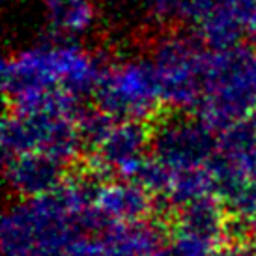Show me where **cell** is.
<instances>
[{
	"mask_svg": "<svg viewBox=\"0 0 256 256\" xmlns=\"http://www.w3.org/2000/svg\"><path fill=\"white\" fill-rule=\"evenodd\" d=\"M94 98L96 107L118 122H150L163 112L164 107L156 66L150 60L107 66Z\"/></svg>",
	"mask_w": 256,
	"mask_h": 256,
	"instance_id": "obj_5",
	"label": "cell"
},
{
	"mask_svg": "<svg viewBox=\"0 0 256 256\" xmlns=\"http://www.w3.org/2000/svg\"><path fill=\"white\" fill-rule=\"evenodd\" d=\"M208 126L222 131L256 114V49L236 45L208 56L204 98L196 110Z\"/></svg>",
	"mask_w": 256,
	"mask_h": 256,
	"instance_id": "obj_2",
	"label": "cell"
},
{
	"mask_svg": "<svg viewBox=\"0 0 256 256\" xmlns=\"http://www.w3.org/2000/svg\"><path fill=\"white\" fill-rule=\"evenodd\" d=\"M107 66L72 43H52L19 52L4 62L2 88L12 103L50 90H64L78 101L96 94Z\"/></svg>",
	"mask_w": 256,
	"mask_h": 256,
	"instance_id": "obj_1",
	"label": "cell"
},
{
	"mask_svg": "<svg viewBox=\"0 0 256 256\" xmlns=\"http://www.w3.org/2000/svg\"><path fill=\"white\" fill-rule=\"evenodd\" d=\"M228 210L219 196H206L180 208L174 226L198 234L210 242L222 245L226 240Z\"/></svg>",
	"mask_w": 256,
	"mask_h": 256,
	"instance_id": "obj_10",
	"label": "cell"
},
{
	"mask_svg": "<svg viewBox=\"0 0 256 256\" xmlns=\"http://www.w3.org/2000/svg\"><path fill=\"white\" fill-rule=\"evenodd\" d=\"M220 245L210 242L198 234H192L172 224L170 238H168V256H215Z\"/></svg>",
	"mask_w": 256,
	"mask_h": 256,
	"instance_id": "obj_14",
	"label": "cell"
},
{
	"mask_svg": "<svg viewBox=\"0 0 256 256\" xmlns=\"http://www.w3.org/2000/svg\"><path fill=\"white\" fill-rule=\"evenodd\" d=\"M148 12L154 17L168 19V17H184L187 0H142Z\"/></svg>",
	"mask_w": 256,
	"mask_h": 256,
	"instance_id": "obj_16",
	"label": "cell"
},
{
	"mask_svg": "<svg viewBox=\"0 0 256 256\" xmlns=\"http://www.w3.org/2000/svg\"><path fill=\"white\" fill-rule=\"evenodd\" d=\"M210 49L198 36H168L154 52L163 105L172 110H198L204 98Z\"/></svg>",
	"mask_w": 256,
	"mask_h": 256,
	"instance_id": "obj_3",
	"label": "cell"
},
{
	"mask_svg": "<svg viewBox=\"0 0 256 256\" xmlns=\"http://www.w3.org/2000/svg\"><path fill=\"white\" fill-rule=\"evenodd\" d=\"M215 256H256V252L252 249H249L245 243L228 242L220 245L219 250L215 252Z\"/></svg>",
	"mask_w": 256,
	"mask_h": 256,
	"instance_id": "obj_17",
	"label": "cell"
},
{
	"mask_svg": "<svg viewBox=\"0 0 256 256\" xmlns=\"http://www.w3.org/2000/svg\"><path fill=\"white\" fill-rule=\"evenodd\" d=\"M215 196V180L208 166L189 168V170H172V180L164 202L168 206L180 208L191 204L194 200Z\"/></svg>",
	"mask_w": 256,
	"mask_h": 256,
	"instance_id": "obj_11",
	"label": "cell"
},
{
	"mask_svg": "<svg viewBox=\"0 0 256 256\" xmlns=\"http://www.w3.org/2000/svg\"><path fill=\"white\" fill-rule=\"evenodd\" d=\"M116 124L118 120L101 108H82L77 116V128L86 152L92 154L94 150L107 138Z\"/></svg>",
	"mask_w": 256,
	"mask_h": 256,
	"instance_id": "obj_13",
	"label": "cell"
},
{
	"mask_svg": "<svg viewBox=\"0 0 256 256\" xmlns=\"http://www.w3.org/2000/svg\"><path fill=\"white\" fill-rule=\"evenodd\" d=\"M250 182H252V184L256 185V170H254V174H252V178H250Z\"/></svg>",
	"mask_w": 256,
	"mask_h": 256,
	"instance_id": "obj_20",
	"label": "cell"
},
{
	"mask_svg": "<svg viewBox=\"0 0 256 256\" xmlns=\"http://www.w3.org/2000/svg\"><path fill=\"white\" fill-rule=\"evenodd\" d=\"M142 256H168V250H166V247H159V249H154V250H150V252H146V254Z\"/></svg>",
	"mask_w": 256,
	"mask_h": 256,
	"instance_id": "obj_18",
	"label": "cell"
},
{
	"mask_svg": "<svg viewBox=\"0 0 256 256\" xmlns=\"http://www.w3.org/2000/svg\"><path fill=\"white\" fill-rule=\"evenodd\" d=\"M250 240H252V243L256 245V214L250 217Z\"/></svg>",
	"mask_w": 256,
	"mask_h": 256,
	"instance_id": "obj_19",
	"label": "cell"
},
{
	"mask_svg": "<svg viewBox=\"0 0 256 256\" xmlns=\"http://www.w3.org/2000/svg\"><path fill=\"white\" fill-rule=\"evenodd\" d=\"M156 200L152 192L131 180H107L98 192L96 206L118 222H140L152 214Z\"/></svg>",
	"mask_w": 256,
	"mask_h": 256,
	"instance_id": "obj_9",
	"label": "cell"
},
{
	"mask_svg": "<svg viewBox=\"0 0 256 256\" xmlns=\"http://www.w3.org/2000/svg\"><path fill=\"white\" fill-rule=\"evenodd\" d=\"M6 178L21 198H34L56 191L68 178V163L42 152L6 159Z\"/></svg>",
	"mask_w": 256,
	"mask_h": 256,
	"instance_id": "obj_8",
	"label": "cell"
},
{
	"mask_svg": "<svg viewBox=\"0 0 256 256\" xmlns=\"http://www.w3.org/2000/svg\"><path fill=\"white\" fill-rule=\"evenodd\" d=\"M101 234L96 236H78L70 245L56 252L54 256H100L101 254Z\"/></svg>",
	"mask_w": 256,
	"mask_h": 256,
	"instance_id": "obj_15",
	"label": "cell"
},
{
	"mask_svg": "<svg viewBox=\"0 0 256 256\" xmlns=\"http://www.w3.org/2000/svg\"><path fill=\"white\" fill-rule=\"evenodd\" d=\"M45 10L52 26L66 34H82L94 21L90 0H45Z\"/></svg>",
	"mask_w": 256,
	"mask_h": 256,
	"instance_id": "obj_12",
	"label": "cell"
},
{
	"mask_svg": "<svg viewBox=\"0 0 256 256\" xmlns=\"http://www.w3.org/2000/svg\"><path fill=\"white\" fill-rule=\"evenodd\" d=\"M254 38H256V32H254Z\"/></svg>",
	"mask_w": 256,
	"mask_h": 256,
	"instance_id": "obj_21",
	"label": "cell"
},
{
	"mask_svg": "<svg viewBox=\"0 0 256 256\" xmlns=\"http://www.w3.org/2000/svg\"><path fill=\"white\" fill-rule=\"evenodd\" d=\"M2 148L6 159L42 152L64 163L84 152L77 118L50 110H12L2 122Z\"/></svg>",
	"mask_w": 256,
	"mask_h": 256,
	"instance_id": "obj_4",
	"label": "cell"
},
{
	"mask_svg": "<svg viewBox=\"0 0 256 256\" xmlns=\"http://www.w3.org/2000/svg\"><path fill=\"white\" fill-rule=\"evenodd\" d=\"M152 154V126L150 122L122 120L108 136L90 154L92 170L101 178L118 174L133 180L144 159Z\"/></svg>",
	"mask_w": 256,
	"mask_h": 256,
	"instance_id": "obj_7",
	"label": "cell"
},
{
	"mask_svg": "<svg viewBox=\"0 0 256 256\" xmlns=\"http://www.w3.org/2000/svg\"><path fill=\"white\" fill-rule=\"evenodd\" d=\"M215 129L198 114L187 110L161 112L152 120V156L170 170L206 166L217 152Z\"/></svg>",
	"mask_w": 256,
	"mask_h": 256,
	"instance_id": "obj_6",
	"label": "cell"
}]
</instances>
